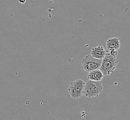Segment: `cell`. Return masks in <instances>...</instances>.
Wrapping results in <instances>:
<instances>
[{
	"label": "cell",
	"mask_w": 130,
	"mask_h": 120,
	"mask_svg": "<svg viewBox=\"0 0 130 120\" xmlns=\"http://www.w3.org/2000/svg\"><path fill=\"white\" fill-rule=\"evenodd\" d=\"M118 63V60L116 58L111 56L109 53H107L102 59L99 70L105 76L110 75L116 68Z\"/></svg>",
	"instance_id": "2"
},
{
	"label": "cell",
	"mask_w": 130,
	"mask_h": 120,
	"mask_svg": "<svg viewBox=\"0 0 130 120\" xmlns=\"http://www.w3.org/2000/svg\"><path fill=\"white\" fill-rule=\"evenodd\" d=\"M107 52L102 46H99L93 48L91 51V55L98 59L102 60Z\"/></svg>",
	"instance_id": "5"
},
{
	"label": "cell",
	"mask_w": 130,
	"mask_h": 120,
	"mask_svg": "<svg viewBox=\"0 0 130 120\" xmlns=\"http://www.w3.org/2000/svg\"><path fill=\"white\" fill-rule=\"evenodd\" d=\"M102 62V60L96 59L91 55H86L83 59L81 68L88 73L92 70L99 69Z\"/></svg>",
	"instance_id": "3"
},
{
	"label": "cell",
	"mask_w": 130,
	"mask_h": 120,
	"mask_svg": "<svg viewBox=\"0 0 130 120\" xmlns=\"http://www.w3.org/2000/svg\"><path fill=\"white\" fill-rule=\"evenodd\" d=\"M109 51V54L110 55L114 57H116V56L117 55L118 52L117 50H116L115 49H111Z\"/></svg>",
	"instance_id": "8"
},
{
	"label": "cell",
	"mask_w": 130,
	"mask_h": 120,
	"mask_svg": "<svg viewBox=\"0 0 130 120\" xmlns=\"http://www.w3.org/2000/svg\"><path fill=\"white\" fill-rule=\"evenodd\" d=\"M103 90V85L101 81L89 80L85 83L83 94L88 98H98L102 93Z\"/></svg>",
	"instance_id": "1"
},
{
	"label": "cell",
	"mask_w": 130,
	"mask_h": 120,
	"mask_svg": "<svg viewBox=\"0 0 130 120\" xmlns=\"http://www.w3.org/2000/svg\"><path fill=\"white\" fill-rule=\"evenodd\" d=\"M19 2L21 3V4H24L26 2V0H19Z\"/></svg>",
	"instance_id": "9"
},
{
	"label": "cell",
	"mask_w": 130,
	"mask_h": 120,
	"mask_svg": "<svg viewBox=\"0 0 130 120\" xmlns=\"http://www.w3.org/2000/svg\"><path fill=\"white\" fill-rule=\"evenodd\" d=\"M104 75L99 69L92 70L89 72L87 78L89 80L94 81H101Z\"/></svg>",
	"instance_id": "7"
},
{
	"label": "cell",
	"mask_w": 130,
	"mask_h": 120,
	"mask_svg": "<svg viewBox=\"0 0 130 120\" xmlns=\"http://www.w3.org/2000/svg\"><path fill=\"white\" fill-rule=\"evenodd\" d=\"M85 81L81 79H78L71 83L68 92L71 98L78 99L82 97L85 85Z\"/></svg>",
	"instance_id": "4"
},
{
	"label": "cell",
	"mask_w": 130,
	"mask_h": 120,
	"mask_svg": "<svg viewBox=\"0 0 130 120\" xmlns=\"http://www.w3.org/2000/svg\"><path fill=\"white\" fill-rule=\"evenodd\" d=\"M106 47L108 50L111 49L119 50L120 47V42L117 38H109L106 42Z\"/></svg>",
	"instance_id": "6"
}]
</instances>
